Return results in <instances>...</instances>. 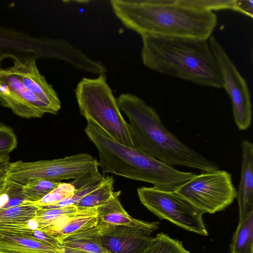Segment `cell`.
Instances as JSON below:
<instances>
[{"label":"cell","instance_id":"obj_27","mask_svg":"<svg viewBox=\"0 0 253 253\" xmlns=\"http://www.w3.org/2000/svg\"><path fill=\"white\" fill-rule=\"evenodd\" d=\"M75 190L74 187L70 183L60 182L55 189L41 200L31 204L39 207L52 205L71 197Z\"/></svg>","mask_w":253,"mask_h":253},{"label":"cell","instance_id":"obj_22","mask_svg":"<svg viewBox=\"0 0 253 253\" xmlns=\"http://www.w3.org/2000/svg\"><path fill=\"white\" fill-rule=\"evenodd\" d=\"M39 207L28 202L0 211V223H25L34 218Z\"/></svg>","mask_w":253,"mask_h":253},{"label":"cell","instance_id":"obj_32","mask_svg":"<svg viewBox=\"0 0 253 253\" xmlns=\"http://www.w3.org/2000/svg\"><path fill=\"white\" fill-rule=\"evenodd\" d=\"M61 253H91L87 252L68 248L61 247Z\"/></svg>","mask_w":253,"mask_h":253},{"label":"cell","instance_id":"obj_11","mask_svg":"<svg viewBox=\"0 0 253 253\" xmlns=\"http://www.w3.org/2000/svg\"><path fill=\"white\" fill-rule=\"evenodd\" d=\"M10 67L18 76L24 86L46 104L56 114L61 108L58 95L52 86L42 75L37 66L36 58L32 57L16 58L12 59Z\"/></svg>","mask_w":253,"mask_h":253},{"label":"cell","instance_id":"obj_14","mask_svg":"<svg viewBox=\"0 0 253 253\" xmlns=\"http://www.w3.org/2000/svg\"><path fill=\"white\" fill-rule=\"evenodd\" d=\"M120 194L121 191L115 192L107 203L96 208L99 222L109 225L141 229L151 233L159 228L160 223L157 221H143L130 216L120 202Z\"/></svg>","mask_w":253,"mask_h":253},{"label":"cell","instance_id":"obj_30","mask_svg":"<svg viewBox=\"0 0 253 253\" xmlns=\"http://www.w3.org/2000/svg\"><path fill=\"white\" fill-rule=\"evenodd\" d=\"M239 12L251 18L253 16V0H238Z\"/></svg>","mask_w":253,"mask_h":253},{"label":"cell","instance_id":"obj_2","mask_svg":"<svg viewBox=\"0 0 253 253\" xmlns=\"http://www.w3.org/2000/svg\"><path fill=\"white\" fill-rule=\"evenodd\" d=\"M141 57L148 68L204 86L223 88L209 40L145 34Z\"/></svg>","mask_w":253,"mask_h":253},{"label":"cell","instance_id":"obj_25","mask_svg":"<svg viewBox=\"0 0 253 253\" xmlns=\"http://www.w3.org/2000/svg\"><path fill=\"white\" fill-rule=\"evenodd\" d=\"M60 182L38 180L23 185V192L28 202L33 203L40 201L55 189Z\"/></svg>","mask_w":253,"mask_h":253},{"label":"cell","instance_id":"obj_20","mask_svg":"<svg viewBox=\"0 0 253 253\" xmlns=\"http://www.w3.org/2000/svg\"><path fill=\"white\" fill-rule=\"evenodd\" d=\"M230 253H253V211L239 220L230 245Z\"/></svg>","mask_w":253,"mask_h":253},{"label":"cell","instance_id":"obj_8","mask_svg":"<svg viewBox=\"0 0 253 253\" xmlns=\"http://www.w3.org/2000/svg\"><path fill=\"white\" fill-rule=\"evenodd\" d=\"M174 190L204 213L224 210L237 194L231 174L219 169L195 174Z\"/></svg>","mask_w":253,"mask_h":253},{"label":"cell","instance_id":"obj_9","mask_svg":"<svg viewBox=\"0 0 253 253\" xmlns=\"http://www.w3.org/2000/svg\"><path fill=\"white\" fill-rule=\"evenodd\" d=\"M218 64L224 88L232 102L233 118L238 128L247 130L251 125L252 106L249 87L224 47L213 36L209 39Z\"/></svg>","mask_w":253,"mask_h":253},{"label":"cell","instance_id":"obj_3","mask_svg":"<svg viewBox=\"0 0 253 253\" xmlns=\"http://www.w3.org/2000/svg\"><path fill=\"white\" fill-rule=\"evenodd\" d=\"M117 101L129 120L138 148L171 167L183 166L202 171L219 169L216 163L179 140L164 126L156 110L137 96L124 93Z\"/></svg>","mask_w":253,"mask_h":253},{"label":"cell","instance_id":"obj_16","mask_svg":"<svg viewBox=\"0 0 253 253\" xmlns=\"http://www.w3.org/2000/svg\"><path fill=\"white\" fill-rule=\"evenodd\" d=\"M96 208H80L71 214L51 234L60 242L67 237L89 229L97 224Z\"/></svg>","mask_w":253,"mask_h":253},{"label":"cell","instance_id":"obj_21","mask_svg":"<svg viewBox=\"0 0 253 253\" xmlns=\"http://www.w3.org/2000/svg\"><path fill=\"white\" fill-rule=\"evenodd\" d=\"M114 180L112 176L105 177L101 184L76 204L78 207L97 208L107 203L114 195Z\"/></svg>","mask_w":253,"mask_h":253},{"label":"cell","instance_id":"obj_33","mask_svg":"<svg viewBox=\"0 0 253 253\" xmlns=\"http://www.w3.org/2000/svg\"><path fill=\"white\" fill-rule=\"evenodd\" d=\"M7 179L6 175H3L0 176V193L3 189Z\"/></svg>","mask_w":253,"mask_h":253},{"label":"cell","instance_id":"obj_1","mask_svg":"<svg viewBox=\"0 0 253 253\" xmlns=\"http://www.w3.org/2000/svg\"><path fill=\"white\" fill-rule=\"evenodd\" d=\"M113 11L127 29L145 34L208 40L217 24L212 11L186 0H111Z\"/></svg>","mask_w":253,"mask_h":253},{"label":"cell","instance_id":"obj_28","mask_svg":"<svg viewBox=\"0 0 253 253\" xmlns=\"http://www.w3.org/2000/svg\"><path fill=\"white\" fill-rule=\"evenodd\" d=\"M194 6L210 11L231 10L239 12L238 0H186Z\"/></svg>","mask_w":253,"mask_h":253},{"label":"cell","instance_id":"obj_31","mask_svg":"<svg viewBox=\"0 0 253 253\" xmlns=\"http://www.w3.org/2000/svg\"><path fill=\"white\" fill-rule=\"evenodd\" d=\"M9 157L0 158V176L5 175L9 164Z\"/></svg>","mask_w":253,"mask_h":253},{"label":"cell","instance_id":"obj_13","mask_svg":"<svg viewBox=\"0 0 253 253\" xmlns=\"http://www.w3.org/2000/svg\"><path fill=\"white\" fill-rule=\"evenodd\" d=\"M242 151L241 173L237 190L239 220L253 211V144L244 140L240 144Z\"/></svg>","mask_w":253,"mask_h":253},{"label":"cell","instance_id":"obj_18","mask_svg":"<svg viewBox=\"0 0 253 253\" xmlns=\"http://www.w3.org/2000/svg\"><path fill=\"white\" fill-rule=\"evenodd\" d=\"M101 224L89 229L72 234L66 238L60 247L84 251L91 253H109L102 245L100 241Z\"/></svg>","mask_w":253,"mask_h":253},{"label":"cell","instance_id":"obj_10","mask_svg":"<svg viewBox=\"0 0 253 253\" xmlns=\"http://www.w3.org/2000/svg\"><path fill=\"white\" fill-rule=\"evenodd\" d=\"M0 104L15 115L25 118H38L51 109L23 84L10 67L0 68Z\"/></svg>","mask_w":253,"mask_h":253},{"label":"cell","instance_id":"obj_24","mask_svg":"<svg viewBox=\"0 0 253 253\" xmlns=\"http://www.w3.org/2000/svg\"><path fill=\"white\" fill-rule=\"evenodd\" d=\"M141 253H190L182 243L160 233L153 237L149 246Z\"/></svg>","mask_w":253,"mask_h":253},{"label":"cell","instance_id":"obj_15","mask_svg":"<svg viewBox=\"0 0 253 253\" xmlns=\"http://www.w3.org/2000/svg\"><path fill=\"white\" fill-rule=\"evenodd\" d=\"M39 39L9 29H0V63L6 57L37 56Z\"/></svg>","mask_w":253,"mask_h":253},{"label":"cell","instance_id":"obj_26","mask_svg":"<svg viewBox=\"0 0 253 253\" xmlns=\"http://www.w3.org/2000/svg\"><path fill=\"white\" fill-rule=\"evenodd\" d=\"M105 176L101 173L89 182L75 189L73 195L70 198L50 206L41 207L43 209L57 208L71 205H76L79 201L92 190L98 187Z\"/></svg>","mask_w":253,"mask_h":253},{"label":"cell","instance_id":"obj_29","mask_svg":"<svg viewBox=\"0 0 253 253\" xmlns=\"http://www.w3.org/2000/svg\"><path fill=\"white\" fill-rule=\"evenodd\" d=\"M17 145V137L13 129L0 122V158L9 157Z\"/></svg>","mask_w":253,"mask_h":253},{"label":"cell","instance_id":"obj_4","mask_svg":"<svg viewBox=\"0 0 253 253\" xmlns=\"http://www.w3.org/2000/svg\"><path fill=\"white\" fill-rule=\"evenodd\" d=\"M87 122L84 131L98 151V166L103 174L111 173L169 190H175L196 174L177 170L139 148L119 143L96 125Z\"/></svg>","mask_w":253,"mask_h":253},{"label":"cell","instance_id":"obj_5","mask_svg":"<svg viewBox=\"0 0 253 253\" xmlns=\"http://www.w3.org/2000/svg\"><path fill=\"white\" fill-rule=\"evenodd\" d=\"M75 93L81 114L87 121L96 125L118 143L137 148L131 127L122 116L104 74L82 78Z\"/></svg>","mask_w":253,"mask_h":253},{"label":"cell","instance_id":"obj_23","mask_svg":"<svg viewBox=\"0 0 253 253\" xmlns=\"http://www.w3.org/2000/svg\"><path fill=\"white\" fill-rule=\"evenodd\" d=\"M23 185L7 177L5 185L0 193V211L28 202L23 192Z\"/></svg>","mask_w":253,"mask_h":253},{"label":"cell","instance_id":"obj_6","mask_svg":"<svg viewBox=\"0 0 253 253\" xmlns=\"http://www.w3.org/2000/svg\"><path fill=\"white\" fill-rule=\"evenodd\" d=\"M98 162L87 153H80L63 158L32 162L18 161L9 163L6 176L22 185L38 180L60 182L75 179L97 169Z\"/></svg>","mask_w":253,"mask_h":253},{"label":"cell","instance_id":"obj_12","mask_svg":"<svg viewBox=\"0 0 253 253\" xmlns=\"http://www.w3.org/2000/svg\"><path fill=\"white\" fill-rule=\"evenodd\" d=\"M99 222L101 244L109 253H141L153 238L145 230Z\"/></svg>","mask_w":253,"mask_h":253},{"label":"cell","instance_id":"obj_17","mask_svg":"<svg viewBox=\"0 0 253 253\" xmlns=\"http://www.w3.org/2000/svg\"><path fill=\"white\" fill-rule=\"evenodd\" d=\"M0 253H61V250L27 237L0 233Z\"/></svg>","mask_w":253,"mask_h":253},{"label":"cell","instance_id":"obj_7","mask_svg":"<svg viewBox=\"0 0 253 253\" xmlns=\"http://www.w3.org/2000/svg\"><path fill=\"white\" fill-rule=\"evenodd\" d=\"M141 203L161 219L189 231L207 236L204 213L175 190L142 186L137 189Z\"/></svg>","mask_w":253,"mask_h":253},{"label":"cell","instance_id":"obj_19","mask_svg":"<svg viewBox=\"0 0 253 253\" xmlns=\"http://www.w3.org/2000/svg\"><path fill=\"white\" fill-rule=\"evenodd\" d=\"M79 209L80 207L76 205L51 209L39 207L34 218L38 223L39 229L51 236L71 214Z\"/></svg>","mask_w":253,"mask_h":253}]
</instances>
